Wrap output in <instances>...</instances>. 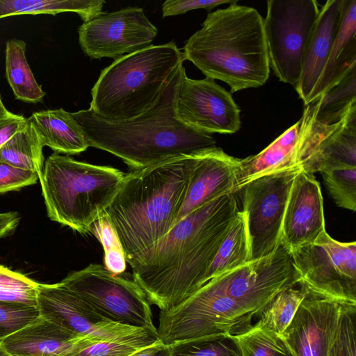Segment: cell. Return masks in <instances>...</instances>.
I'll return each instance as SVG.
<instances>
[{
    "mask_svg": "<svg viewBox=\"0 0 356 356\" xmlns=\"http://www.w3.org/2000/svg\"><path fill=\"white\" fill-rule=\"evenodd\" d=\"M238 211L235 193L211 200L176 222L131 266L150 305L170 309L204 285Z\"/></svg>",
    "mask_w": 356,
    "mask_h": 356,
    "instance_id": "6da1fadb",
    "label": "cell"
},
{
    "mask_svg": "<svg viewBox=\"0 0 356 356\" xmlns=\"http://www.w3.org/2000/svg\"><path fill=\"white\" fill-rule=\"evenodd\" d=\"M183 67L182 64L173 74L156 104L133 118L108 120L89 108L70 113L88 146L113 154L132 170L216 147L209 134L184 124L176 114L175 97Z\"/></svg>",
    "mask_w": 356,
    "mask_h": 356,
    "instance_id": "7a4b0ae2",
    "label": "cell"
},
{
    "mask_svg": "<svg viewBox=\"0 0 356 356\" xmlns=\"http://www.w3.org/2000/svg\"><path fill=\"white\" fill-rule=\"evenodd\" d=\"M197 154L172 157L124 174L105 215L130 266L174 226Z\"/></svg>",
    "mask_w": 356,
    "mask_h": 356,
    "instance_id": "3957f363",
    "label": "cell"
},
{
    "mask_svg": "<svg viewBox=\"0 0 356 356\" xmlns=\"http://www.w3.org/2000/svg\"><path fill=\"white\" fill-rule=\"evenodd\" d=\"M183 49L184 60L192 62L207 78L226 83L231 92L259 88L269 77L264 18L237 2L208 13Z\"/></svg>",
    "mask_w": 356,
    "mask_h": 356,
    "instance_id": "277c9868",
    "label": "cell"
},
{
    "mask_svg": "<svg viewBox=\"0 0 356 356\" xmlns=\"http://www.w3.org/2000/svg\"><path fill=\"white\" fill-rule=\"evenodd\" d=\"M174 41L149 44L115 59L101 71L89 109L108 120L133 118L150 109L183 64Z\"/></svg>",
    "mask_w": 356,
    "mask_h": 356,
    "instance_id": "5b68a950",
    "label": "cell"
},
{
    "mask_svg": "<svg viewBox=\"0 0 356 356\" xmlns=\"http://www.w3.org/2000/svg\"><path fill=\"white\" fill-rule=\"evenodd\" d=\"M124 173L58 153L44 161L39 177L48 217L79 233L90 232L110 206Z\"/></svg>",
    "mask_w": 356,
    "mask_h": 356,
    "instance_id": "8992f818",
    "label": "cell"
},
{
    "mask_svg": "<svg viewBox=\"0 0 356 356\" xmlns=\"http://www.w3.org/2000/svg\"><path fill=\"white\" fill-rule=\"evenodd\" d=\"M252 316L210 280L175 307L160 311L159 340L165 345L203 337L233 334Z\"/></svg>",
    "mask_w": 356,
    "mask_h": 356,
    "instance_id": "52a82bcc",
    "label": "cell"
},
{
    "mask_svg": "<svg viewBox=\"0 0 356 356\" xmlns=\"http://www.w3.org/2000/svg\"><path fill=\"white\" fill-rule=\"evenodd\" d=\"M120 275L112 273L103 265L90 264L70 273L60 282L104 318L156 331L145 293L134 280Z\"/></svg>",
    "mask_w": 356,
    "mask_h": 356,
    "instance_id": "ba28073f",
    "label": "cell"
},
{
    "mask_svg": "<svg viewBox=\"0 0 356 356\" xmlns=\"http://www.w3.org/2000/svg\"><path fill=\"white\" fill-rule=\"evenodd\" d=\"M320 12L315 0H269L264 19L270 66L276 76L294 86Z\"/></svg>",
    "mask_w": 356,
    "mask_h": 356,
    "instance_id": "9c48e42d",
    "label": "cell"
},
{
    "mask_svg": "<svg viewBox=\"0 0 356 356\" xmlns=\"http://www.w3.org/2000/svg\"><path fill=\"white\" fill-rule=\"evenodd\" d=\"M301 170L295 165L277 171L257 178L240 190L251 261L270 255L281 244L287 201Z\"/></svg>",
    "mask_w": 356,
    "mask_h": 356,
    "instance_id": "30bf717a",
    "label": "cell"
},
{
    "mask_svg": "<svg viewBox=\"0 0 356 356\" xmlns=\"http://www.w3.org/2000/svg\"><path fill=\"white\" fill-rule=\"evenodd\" d=\"M307 289L333 299L356 303V243H343L325 231L312 243L290 252Z\"/></svg>",
    "mask_w": 356,
    "mask_h": 356,
    "instance_id": "8fae6325",
    "label": "cell"
},
{
    "mask_svg": "<svg viewBox=\"0 0 356 356\" xmlns=\"http://www.w3.org/2000/svg\"><path fill=\"white\" fill-rule=\"evenodd\" d=\"M211 280L252 316L260 315L280 291L300 282L290 253L282 243L270 255L250 261Z\"/></svg>",
    "mask_w": 356,
    "mask_h": 356,
    "instance_id": "7c38bea8",
    "label": "cell"
},
{
    "mask_svg": "<svg viewBox=\"0 0 356 356\" xmlns=\"http://www.w3.org/2000/svg\"><path fill=\"white\" fill-rule=\"evenodd\" d=\"M296 163L314 174L356 168V103L337 120L315 119L307 105L301 117Z\"/></svg>",
    "mask_w": 356,
    "mask_h": 356,
    "instance_id": "4fadbf2b",
    "label": "cell"
},
{
    "mask_svg": "<svg viewBox=\"0 0 356 356\" xmlns=\"http://www.w3.org/2000/svg\"><path fill=\"white\" fill-rule=\"evenodd\" d=\"M78 32L80 46L91 59H117L149 45L158 31L143 8L128 7L103 12L83 22Z\"/></svg>",
    "mask_w": 356,
    "mask_h": 356,
    "instance_id": "5bb4252c",
    "label": "cell"
},
{
    "mask_svg": "<svg viewBox=\"0 0 356 356\" xmlns=\"http://www.w3.org/2000/svg\"><path fill=\"white\" fill-rule=\"evenodd\" d=\"M175 111L184 124L207 134H232L241 127L240 108L230 92L214 80L192 79L183 67Z\"/></svg>",
    "mask_w": 356,
    "mask_h": 356,
    "instance_id": "9a60e30c",
    "label": "cell"
},
{
    "mask_svg": "<svg viewBox=\"0 0 356 356\" xmlns=\"http://www.w3.org/2000/svg\"><path fill=\"white\" fill-rule=\"evenodd\" d=\"M38 308L42 318L77 335H92L104 341L145 330L111 321L60 282L38 286Z\"/></svg>",
    "mask_w": 356,
    "mask_h": 356,
    "instance_id": "2e32d148",
    "label": "cell"
},
{
    "mask_svg": "<svg viewBox=\"0 0 356 356\" xmlns=\"http://www.w3.org/2000/svg\"><path fill=\"white\" fill-rule=\"evenodd\" d=\"M305 288V295L291 322L278 336L292 356H327L347 302Z\"/></svg>",
    "mask_w": 356,
    "mask_h": 356,
    "instance_id": "e0dca14e",
    "label": "cell"
},
{
    "mask_svg": "<svg viewBox=\"0 0 356 356\" xmlns=\"http://www.w3.org/2000/svg\"><path fill=\"white\" fill-rule=\"evenodd\" d=\"M325 231L320 184L302 169L296 177L284 212L281 243L291 250L314 243Z\"/></svg>",
    "mask_w": 356,
    "mask_h": 356,
    "instance_id": "ac0fdd59",
    "label": "cell"
},
{
    "mask_svg": "<svg viewBox=\"0 0 356 356\" xmlns=\"http://www.w3.org/2000/svg\"><path fill=\"white\" fill-rule=\"evenodd\" d=\"M239 165V159L217 147L198 153L175 224L211 200L225 193H235Z\"/></svg>",
    "mask_w": 356,
    "mask_h": 356,
    "instance_id": "d6986e66",
    "label": "cell"
},
{
    "mask_svg": "<svg viewBox=\"0 0 356 356\" xmlns=\"http://www.w3.org/2000/svg\"><path fill=\"white\" fill-rule=\"evenodd\" d=\"M103 341L92 335H77L40 316L31 324L1 340L0 345L13 356H70Z\"/></svg>",
    "mask_w": 356,
    "mask_h": 356,
    "instance_id": "ffe728a7",
    "label": "cell"
},
{
    "mask_svg": "<svg viewBox=\"0 0 356 356\" xmlns=\"http://www.w3.org/2000/svg\"><path fill=\"white\" fill-rule=\"evenodd\" d=\"M343 0H328L320 12L308 41L298 83L295 87L305 105L328 59L340 26Z\"/></svg>",
    "mask_w": 356,
    "mask_h": 356,
    "instance_id": "44dd1931",
    "label": "cell"
},
{
    "mask_svg": "<svg viewBox=\"0 0 356 356\" xmlns=\"http://www.w3.org/2000/svg\"><path fill=\"white\" fill-rule=\"evenodd\" d=\"M356 0H343L342 17L332 50L307 104L336 86L356 67Z\"/></svg>",
    "mask_w": 356,
    "mask_h": 356,
    "instance_id": "7402d4cb",
    "label": "cell"
},
{
    "mask_svg": "<svg viewBox=\"0 0 356 356\" xmlns=\"http://www.w3.org/2000/svg\"><path fill=\"white\" fill-rule=\"evenodd\" d=\"M301 119L257 154L240 159L235 193L248 182L298 165L296 163Z\"/></svg>",
    "mask_w": 356,
    "mask_h": 356,
    "instance_id": "603a6c76",
    "label": "cell"
},
{
    "mask_svg": "<svg viewBox=\"0 0 356 356\" xmlns=\"http://www.w3.org/2000/svg\"><path fill=\"white\" fill-rule=\"evenodd\" d=\"M29 119L44 146L56 153L78 154L89 147L81 126L63 108L36 111Z\"/></svg>",
    "mask_w": 356,
    "mask_h": 356,
    "instance_id": "cb8c5ba5",
    "label": "cell"
},
{
    "mask_svg": "<svg viewBox=\"0 0 356 356\" xmlns=\"http://www.w3.org/2000/svg\"><path fill=\"white\" fill-rule=\"evenodd\" d=\"M104 0H0V19L19 15L76 13L83 22L103 13Z\"/></svg>",
    "mask_w": 356,
    "mask_h": 356,
    "instance_id": "d4e9b609",
    "label": "cell"
},
{
    "mask_svg": "<svg viewBox=\"0 0 356 356\" xmlns=\"http://www.w3.org/2000/svg\"><path fill=\"white\" fill-rule=\"evenodd\" d=\"M26 44L19 39L6 43V75L15 97L26 103L42 102L45 92L36 81L26 58Z\"/></svg>",
    "mask_w": 356,
    "mask_h": 356,
    "instance_id": "484cf974",
    "label": "cell"
},
{
    "mask_svg": "<svg viewBox=\"0 0 356 356\" xmlns=\"http://www.w3.org/2000/svg\"><path fill=\"white\" fill-rule=\"evenodd\" d=\"M42 139L31 120L0 147V161L40 176L44 166Z\"/></svg>",
    "mask_w": 356,
    "mask_h": 356,
    "instance_id": "4316f807",
    "label": "cell"
},
{
    "mask_svg": "<svg viewBox=\"0 0 356 356\" xmlns=\"http://www.w3.org/2000/svg\"><path fill=\"white\" fill-rule=\"evenodd\" d=\"M251 261L243 213L238 211L209 268L204 284L212 278Z\"/></svg>",
    "mask_w": 356,
    "mask_h": 356,
    "instance_id": "83f0119b",
    "label": "cell"
},
{
    "mask_svg": "<svg viewBox=\"0 0 356 356\" xmlns=\"http://www.w3.org/2000/svg\"><path fill=\"white\" fill-rule=\"evenodd\" d=\"M277 293L260 314L259 320L254 324L281 334L291 322L301 301L305 295V288L298 284Z\"/></svg>",
    "mask_w": 356,
    "mask_h": 356,
    "instance_id": "f1b7e54d",
    "label": "cell"
},
{
    "mask_svg": "<svg viewBox=\"0 0 356 356\" xmlns=\"http://www.w3.org/2000/svg\"><path fill=\"white\" fill-rule=\"evenodd\" d=\"M168 347L170 356H242L234 334L203 337Z\"/></svg>",
    "mask_w": 356,
    "mask_h": 356,
    "instance_id": "f546056e",
    "label": "cell"
},
{
    "mask_svg": "<svg viewBox=\"0 0 356 356\" xmlns=\"http://www.w3.org/2000/svg\"><path fill=\"white\" fill-rule=\"evenodd\" d=\"M234 335L242 356H284L288 352L277 334L256 325Z\"/></svg>",
    "mask_w": 356,
    "mask_h": 356,
    "instance_id": "4dcf8cb0",
    "label": "cell"
},
{
    "mask_svg": "<svg viewBox=\"0 0 356 356\" xmlns=\"http://www.w3.org/2000/svg\"><path fill=\"white\" fill-rule=\"evenodd\" d=\"M158 341L157 331L145 330L129 337L95 343L70 356H129Z\"/></svg>",
    "mask_w": 356,
    "mask_h": 356,
    "instance_id": "1f68e13d",
    "label": "cell"
},
{
    "mask_svg": "<svg viewBox=\"0 0 356 356\" xmlns=\"http://www.w3.org/2000/svg\"><path fill=\"white\" fill-rule=\"evenodd\" d=\"M39 283L0 264V302L38 307Z\"/></svg>",
    "mask_w": 356,
    "mask_h": 356,
    "instance_id": "d6a6232c",
    "label": "cell"
},
{
    "mask_svg": "<svg viewBox=\"0 0 356 356\" xmlns=\"http://www.w3.org/2000/svg\"><path fill=\"white\" fill-rule=\"evenodd\" d=\"M92 232L104 251L105 267L115 275H120L127 268L124 252L118 234L105 213L92 225Z\"/></svg>",
    "mask_w": 356,
    "mask_h": 356,
    "instance_id": "836d02e7",
    "label": "cell"
},
{
    "mask_svg": "<svg viewBox=\"0 0 356 356\" xmlns=\"http://www.w3.org/2000/svg\"><path fill=\"white\" fill-rule=\"evenodd\" d=\"M330 195L338 207L356 211V168L321 172Z\"/></svg>",
    "mask_w": 356,
    "mask_h": 356,
    "instance_id": "e575fe53",
    "label": "cell"
},
{
    "mask_svg": "<svg viewBox=\"0 0 356 356\" xmlns=\"http://www.w3.org/2000/svg\"><path fill=\"white\" fill-rule=\"evenodd\" d=\"M327 356H356V303L343 304Z\"/></svg>",
    "mask_w": 356,
    "mask_h": 356,
    "instance_id": "d590c367",
    "label": "cell"
},
{
    "mask_svg": "<svg viewBox=\"0 0 356 356\" xmlns=\"http://www.w3.org/2000/svg\"><path fill=\"white\" fill-rule=\"evenodd\" d=\"M40 316L38 307L0 302V341L31 324Z\"/></svg>",
    "mask_w": 356,
    "mask_h": 356,
    "instance_id": "8d00e7d4",
    "label": "cell"
},
{
    "mask_svg": "<svg viewBox=\"0 0 356 356\" xmlns=\"http://www.w3.org/2000/svg\"><path fill=\"white\" fill-rule=\"evenodd\" d=\"M38 179V175L34 172L0 161V193L18 191L35 184Z\"/></svg>",
    "mask_w": 356,
    "mask_h": 356,
    "instance_id": "74e56055",
    "label": "cell"
},
{
    "mask_svg": "<svg viewBox=\"0 0 356 356\" xmlns=\"http://www.w3.org/2000/svg\"><path fill=\"white\" fill-rule=\"evenodd\" d=\"M236 0H168L162 5L163 17L186 13L188 11L205 8L208 10L225 3H234Z\"/></svg>",
    "mask_w": 356,
    "mask_h": 356,
    "instance_id": "f35d334b",
    "label": "cell"
},
{
    "mask_svg": "<svg viewBox=\"0 0 356 356\" xmlns=\"http://www.w3.org/2000/svg\"><path fill=\"white\" fill-rule=\"evenodd\" d=\"M23 115L13 113L0 119V147L26 123Z\"/></svg>",
    "mask_w": 356,
    "mask_h": 356,
    "instance_id": "ab89813d",
    "label": "cell"
},
{
    "mask_svg": "<svg viewBox=\"0 0 356 356\" xmlns=\"http://www.w3.org/2000/svg\"><path fill=\"white\" fill-rule=\"evenodd\" d=\"M20 216L16 211L0 213V238L10 234L18 226Z\"/></svg>",
    "mask_w": 356,
    "mask_h": 356,
    "instance_id": "60d3db41",
    "label": "cell"
},
{
    "mask_svg": "<svg viewBox=\"0 0 356 356\" xmlns=\"http://www.w3.org/2000/svg\"><path fill=\"white\" fill-rule=\"evenodd\" d=\"M129 356H170L169 347L159 340Z\"/></svg>",
    "mask_w": 356,
    "mask_h": 356,
    "instance_id": "b9f144b4",
    "label": "cell"
},
{
    "mask_svg": "<svg viewBox=\"0 0 356 356\" xmlns=\"http://www.w3.org/2000/svg\"><path fill=\"white\" fill-rule=\"evenodd\" d=\"M13 113L9 111L4 106L0 95V119L11 115Z\"/></svg>",
    "mask_w": 356,
    "mask_h": 356,
    "instance_id": "7bdbcfd3",
    "label": "cell"
},
{
    "mask_svg": "<svg viewBox=\"0 0 356 356\" xmlns=\"http://www.w3.org/2000/svg\"><path fill=\"white\" fill-rule=\"evenodd\" d=\"M0 356H13L0 345Z\"/></svg>",
    "mask_w": 356,
    "mask_h": 356,
    "instance_id": "ee69618b",
    "label": "cell"
},
{
    "mask_svg": "<svg viewBox=\"0 0 356 356\" xmlns=\"http://www.w3.org/2000/svg\"><path fill=\"white\" fill-rule=\"evenodd\" d=\"M37 356H61V355H54V354H45V355H37Z\"/></svg>",
    "mask_w": 356,
    "mask_h": 356,
    "instance_id": "f6af8a7d",
    "label": "cell"
},
{
    "mask_svg": "<svg viewBox=\"0 0 356 356\" xmlns=\"http://www.w3.org/2000/svg\"><path fill=\"white\" fill-rule=\"evenodd\" d=\"M284 356H292V355H291V353L288 350L287 353L285 355H284Z\"/></svg>",
    "mask_w": 356,
    "mask_h": 356,
    "instance_id": "bcb514c9",
    "label": "cell"
}]
</instances>
